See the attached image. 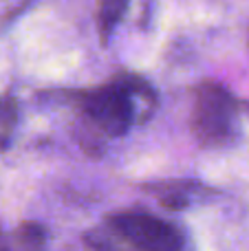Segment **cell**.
I'll use <instances>...</instances> for the list:
<instances>
[{
    "label": "cell",
    "instance_id": "obj_1",
    "mask_svg": "<svg viewBox=\"0 0 249 251\" xmlns=\"http://www.w3.org/2000/svg\"><path fill=\"white\" fill-rule=\"evenodd\" d=\"M238 101L221 84H203L197 93V104L192 115L194 137L201 146L221 148L227 146L236 134Z\"/></svg>",
    "mask_w": 249,
    "mask_h": 251
},
{
    "label": "cell",
    "instance_id": "obj_2",
    "mask_svg": "<svg viewBox=\"0 0 249 251\" xmlns=\"http://www.w3.org/2000/svg\"><path fill=\"white\" fill-rule=\"evenodd\" d=\"M108 229L135 251H181L183 234L176 225L141 209H126L108 216Z\"/></svg>",
    "mask_w": 249,
    "mask_h": 251
},
{
    "label": "cell",
    "instance_id": "obj_3",
    "mask_svg": "<svg viewBox=\"0 0 249 251\" xmlns=\"http://www.w3.org/2000/svg\"><path fill=\"white\" fill-rule=\"evenodd\" d=\"M79 106L101 132L108 137H122L135 119L132 104V77H124L108 86L86 91L79 95Z\"/></svg>",
    "mask_w": 249,
    "mask_h": 251
},
{
    "label": "cell",
    "instance_id": "obj_4",
    "mask_svg": "<svg viewBox=\"0 0 249 251\" xmlns=\"http://www.w3.org/2000/svg\"><path fill=\"white\" fill-rule=\"evenodd\" d=\"M146 192H150L152 196H157L159 203L166 209L179 212L194 203V199H199L201 192H205V187L197 181H157L148 183Z\"/></svg>",
    "mask_w": 249,
    "mask_h": 251
},
{
    "label": "cell",
    "instance_id": "obj_5",
    "mask_svg": "<svg viewBox=\"0 0 249 251\" xmlns=\"http://www.w3.org/2000/svg\"><path fill=\"white\" fill-rule=\"evenodd\" d=\"M126 7H128V0H100V31L104 38L122 20Z\"/></svg>",
    "mask_w": 249,
    "mask_h": 251
},
{
    "label": "cell",
    "instance_id": "obj_6",
    "mask_svg": "<svg viewBox=\"0 0 249 251\" xmlns=\"http://www.w3.org/2000/svg\"><path fill=\"white\" fill-rule=\"evenodd\" d=\"M84 243L91 251H119V247L115 245L113 236L104 234V231H86L84 234Z\"/></svg>",
    "mask_w": 249,
    "mask_h": 251
},
{
    "label": "cell",
    "instance_id": "obj_7",
    "mask_svg": "<svg viewBox=\"0 0 249 251\" xmlns=\"http://www.w3.org/2000/svg\"><path fill=\"white\" fill-rule=\"evenodd\" d=\"M4 115H7V110H4V104L0 101V122H4Z\"/></svg>",
    "mask_w": 249,
    "mask_h": 251
},
{
    "label": "cell",
    "instance_id": "obj_8",
    "mask_svg": "<svg viewBox=\"0 0 249 251\" xmlns=\"http://www.w3.org/2000/svg\"><path fill=\"white\" fill-rule=\"evenodd\" d=\"M0 251H4V249H0Z\"/></svg>",
    "mask_w": 249,
    "mask_h": 251
}]
</instances>
